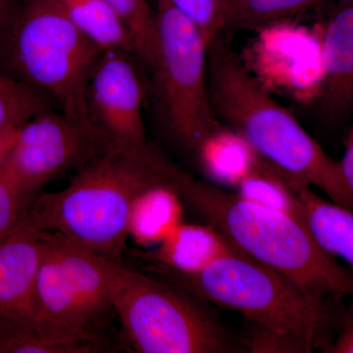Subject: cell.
Returning a JSON list of instances; mask_svg holds the SVG:
<instances>
[{
	"instance_id": "6da1fadb",
	"label": "cell",
	"mask_w": 353,
	"mask_h": 353,
	"mask_svg": "<svg viewBox=\"0 0 353 353\" xmlns=\"http://www.w3.org/2000/svg\"><path fill=\"white\" fill-rule=\"evenodd\" d=\"M208 82L215 117L245 139L259 168L292 192L315 185L345 208L338 162L255 80L234 52L228 32L208 44Z\"/></svg>"
},
{
	"instance_id": "7a4b0ae2",
	"label": "cell",
	"mask_w": 353,
	"mask_h": 353,
	"mask_svg": "<svg viewBox=\"0 0 353 353\" xmlns=\"http://www.w3.org/2000/svg\"><path fill=\"white\" fill-rule=\"evenodd\" d=\"M173 165L150 145H114L79 169L63 190L38 196L25 219L39 232L64 234L122 262L134 201L148 188L166 185Z\"/></svg>"
},
{
	"instance_id": "3957f363",
	"label": "cell",
	"mask_w": 353,
	"mask_h": 353,
	"mask_svg": "<svg viewBox=\"0 0 353 353\" xmlns=\"http://www.w3.org/2000/svg\"><path fill=\"white\" fill-rule=\"evenodd\" d=\"M167 185L238 252L314 296H353V274L322 250L296 218L197 180L176 166Z\"/></svg>"
},
{
	"instance_id": "277c9868",
	"label": "cell",
	"mask_w": 353,
	"mask_h": 353,
	"mask_svg": "<svg viewBox=\"0 0 353 353\" xmlns=\"http://www.w3.org/2000/svg\"><path fill=\"white\" fill-rule=\"evenodd\" d=\"M157 270L205 303L238 311L248 321L299 339L312 350L326 345L325 334L336 320L327 297L306 292L234 248L197 273Z\"/></svg>"
},
{
	"instance_id": "5b68a950",
	"label": "cell",
	"mask_w": 353,
	"mask_h": 353,
	"mask_svg": "<svg viewBox=\"0 0 353 353\" xmlns=\"http://www.w3.org/2000/svg\"><path fill=\"white\" fill-rule=\"evenodd\" d=\"M102 52L57 0H23L0 46V72L43 92L62 112L92 123L88 85Z\"/></svg>"
},
{
	"instance_id": "8992f818",
	"label": "cell",
	"mask_w": 353,
	"mask_h": 353,
	"mask_svg": "<svg viewBox=\"0 0 353 353\" xmlns=\"http://www.w3.org/2000/svg\"><path fill=\"white\" fill-rule=\"evenodd\" d=\"M116 317L139 353L241 352L218 316L189 290L104 259Z\"/></svg>"
},
{
	"instance_id": "52a82bcc",
	"label": "cell",
	"mask_w": 353,
	"mask_h": 353,
	"mask_svg": "<svg viewBox=\"0 0 353 353\" xmlns=\"http://www.w3.org/2000/svg\"><path fill=\"white\" fill-rule=\"evenodd\" d=\"M157 54L152 69L172 132L196 152L220 127L209 99L208 43L169 0H157Z\"/></svg>"
},
{
	"instance_id": "ba28073f",
	"label": "cell",
	"mask_w": 353,
	"mask_h": 353,
	"mask_svg": "<svg viewBox=\"0 0 353 353\" xmlns=\"http://www.w3.org/2000/svg\"><path fill=\"white\" fill-rule=\"evenodd\" d=\"M38 314L76 328L104 334L115 309L109 290L105 257L57 232H41Z\"/></svg>"
},
{
	"instance_id": "9c48e42d",
	"label": "cell",
	"mask_w": 353,
	"mask_h": 353,
	"mask_svg": "<svg viewBox=\"0 0 353 353\" xmlns=\"http://www.w3.org/2000/svg\"><path fill=\"white\" fill-rule=\"evenodd\" d=\"M114 145L92 123L50 108L18 129L0 170L21 192L36 199L46 183L79 170Z\"/></svg>"
},
{
	"instance_id": "30bf717a",
	"label": "cell",
	"mask_w": 353,
	"mask_h": 353,
	"mask_svg": "<svg viewBox=\"0 0 353 353\" xmlns=\"http://www.w3.org/2000/svg\"><path fill=\"white\" fill-rule=\"evenodd\" d=\"M248 44L246 69L270 94L310 103L321 97L325 82L322 32L289 18L255 30Z\"/></svg>"
},
{
	"instance_id": "8fae6325",
	"label": "cell",
	"mask_w": 353,
	"mask_h": 353,
	"mask_svg": "<svg viewBox=\"0 0 353 353\" xmlns=\"http://www.w3.org/2000/svg\"><path fill=\"white\" fill-rule=\"evenodd\" d=\"M134 57L125 51L101 53L88 81V114L114 145L145 148V85Z\"/></svg>"
},
{
	"instance_id": "7c38bea8",
	"label": "cell",
	"mask_w": 353,
	"mask_h": 353,
	"mask_svg": "<svg viewBox=\"0 0 353 353\" xmlns=\"http://www.w3.org/2000/svg\"><path fill=\"white\" fill-rule=\"evenodd\" d=\"M112 350L104 334L39 314L0 315V353H104Z\"/></svg>"
},
{
	"instance_id": "4fadbf2b",
	"label": "cell",
	"mask_w": 353,
	"mask_h": 353,
	"mask_svg": "<svg viewBox=\"0 0 353 353\" xmlns=\"http://www.w3.org/2000/svg\"><path fill=\"white\" fill-rule=\"evenodd\" d=\"M41 232L23 219L0 240V315L38 314Z\"/></svg>"
},
{
	"instance_id": "5bb4252c",
	"label": "cell",
	"mask_w": 353,
	"mask_h": 353,
	"mask_svg": "<svg viewBox=\"0 0 353 353\" xmlns=\"http://www.w3.org/2000/svg\"><path fill=\"white\" fill-rule=\"evenodd\" d=\"M323 28L325 82L322 112L330 120L340 119L353 108V0H332Z\"/></svg>"
},
{
	"instance_id": "9a60e30c",
	"label": "cell",
	"mask_w": 353,
	"mask_h": 353,
	"mask_svg": "<svg viewBox=\"0 0 353 353\" xmlns=\"http://www.w3.org/2000/svg\"><path fill=\"white\" fill-rule=\"evenodd\" d=\"M233 248L210 225L181 223L152 253L157 266L182 274H194Z\"/></svg>"
},
{
	"instance_id": "2e32d148",
	"label": "cell",
	"mask_w": 353,
	"mask_h": 353,
	"mask_svg": "<svg viewBox=\"0 0 353 353\" xmlns=\"http://www.w3.org/2000/svg\"><path fill=\"white\" fill-rule=\"evenodd\" d=\"M294 194L301 202L303 222L322 250L340 257L353 270V212L340 204L330 203L311 190L299 188Z\"/></svg>"
},
{
	"instance_id": "e0dca14e",
	"label": "cell",
	"mask_w": 353,
	"mask_h": 353,
	"mask_svg": "<svg viewBox=\"0 0 353 353\" xmlns=\"http://www.w3.org/2000/svg\"><path fill=\"white\" fill-rule=\"evenodd\" d=\"M183 202L165 183L143 190L132 204L128 234L139 245H160L182 223Z\"/></svg>"
},
{
	"instance_id": "ac0fdd59",
	"label": "cell",
	"mask_w": 353,
	"mask_h": 353,
	"mask_svg": "<svg viewBox=\"0 0 353 353\" xmlns=\"http://www.w3.org/2000/svg\"><path fill=\"white\" fill-rule=\"evenodd\" d=\"M57 2L81 34L99 50L125 51L136 57L131 32L108 2L104 0H57Z\"/></svg>"
},
{
	"instance_id": "d6986e66",
	"label": "cell",
	"mask_w": 353,
	"mask_h": 353,
	"mask_svg": "<svg viewBox=\"0 0 353 353\" xmlns=\"http://www.w3.org/2000/svg\"><path fill=\"white\" fill-rule=\"evenodd\" d=\"M196 154L208 175L236 185L257 165V158L245 139L233 130L220 127L202 141Z\"/></svg>"
},
{
	"instance_id": "ffe728a7",
	"label": "cell",
	"mask_w": 353,
	"mask_h": 353,
	"mask_svg": "<svg viewBox=\"0 0 353 353\" xmlns=\"http://www.w3.org/2000/svg\"><path fill=\"white\" fill-rule=\"evenodd\" d=\"M332 0H226L224 32L256 30Z\"/></svg>"
},
{
	"instance_id": "44dd1931",
	"label": "cell",
	"mask_w": 353,
	"mask_h": 353,
	"mask_svg": "<svg viewBox=\"0 0 353 353\" xmlns=\"http://www.w3.org/2000/svg\"><path fill=\"white\" fill-rule=\"evenodd\" d=\"M55 102L43 92L0 72V132L21 127Z\"/></svg>"
},
{
	"instance_id": "7402d4cb",
	"label": "cell",
	"mask_w": 353,
	"mask_h": 353,
	"mask_svg": "<svg viewBox=\"0 0 353 353\" xmlns=\"http://www.w3.org/2000/svg\"><path fill=\"white\" fill-rule=\"evenodd\" d=\"M116 11L131 32L136 57L152 71L157 54V12L148 0H104Z\"/></svg>"
},
{
	"instance_id": "603a6c76",
	"label": "cell",
	"mask_w": 353,
	"mask_h": 353,
	"mask_svg": "<svg viewBox=\"0 0 353 353\" xmlns=\"http://www.w3.org/2000/svg\"><path fill=\"white\" fill-rule=\"evenodd\" d=\"M238 194L241 196L287 213L304 225L301 202L296 194L277 176L256 166L238 183Z\"/></svg>"
},
{
	"instance_id": "cb8c5ba5",
	"label": "cell",
	"mask_w": 353,
	"mask_h": 353,
	"mask_svg": "<svg viewBox=\"0 0 353 353\" xmlns=\"http://www.w3.org/2000/svg\"><path fill=\"white\" fill-rule=\"evenodd\" d=\"M199 28L208 43L224 32L226 0H169Z\"/></svg>"
},
{
	"instance_id": "d4e9b609",
	"label": "cell",
	"mask_w": 353,
	"mask_h": 353,
	"mask_svg": "<svg viewBox=\"0 0 353 353\" xmlns=\"http://www.w3.org/2000/svg\"><path fill=\"white\" fill-rule=\"evenodd\" d=\"M250 323V328L240 343L241 352L305 353L312 348L299 339L279 333L274 330Z\"/></svg>"
},
{
	"instance_id": "484cf974",
	"label": "cell",
	"mask_w": 353,
	"mask_h": 353,
	"mask_svg": "<svg viewBox=\"0 0 353 353\" xmlns=\"http://www.w3.org/2000/svg\"><path fill=\"white\" fill-rule=\"evenodd\" d=\"M36 199L21 192L0 170V240L22 222Z\"/></svg>"
},
{
	"instance_id": "4316f807",
	"label": "cell",
	"mask_w": 353,
	"mask_h": 353,
	"mask_svg": "<svg viewBox=\"0 0 353 353\" xmlns=\"http://www.w3.org/2000/svg\"><path fill=\"white\" fill-rule=\"evenodd\" d=\"M338 163L345 205L347 208L352 209L353 208V129L348 134L347 143H345V154Z\"/></svg>"
},
{
	"instance_id": "83f0119b",
	"label": "cell",
	"mask_w": 353,
	"mask_h": 353,
	"mask_svg": "<svg viewBox=\"0 0 353 353\" xmlns=\"http://www.w3.org/2000/svg\"><path fill=\"white\" fill-rule=\"evenodd\" d=\"M323 350L325 352L353 353V309L341 316L336 340L329 343Z\"/></svg>"
},
{
	"instance_id": "f1b7e54d",
	"label": "cell",
	"mask_w": 353,
	"mask_h": 353,
	"mask_svg": "<svg viewBox=\"0 0 353 353\" xmlns=\"http://www.w3.org/2000/svg\"><path fill=\"white\" fill-rule=\"evenodd\" d=\"M16 0H0V46L16 8Z\"/></svg>"
},
{
	"instance_id": "f546056e",
	"label": "cell",
	"mask_w": 353,
	"mask_h": 353,
	"mask_svg": "<svg viewBox=\"0 0 353 353\" xmlns=\"http://www.w3.org/2000/svg\"><path fill=\"white\" fill-rule=\"evenodd\" d=\"M20 127L9 128L0 132V166L3 163L4 160L12 148L16 134Z\"/></svg>"
},
{
	"instance_id": "4dcf8cb0",
	"label": "cell",
	"mask_w": 353,
	"mask_h": 353,
	"mask_svg": "<svg viewBox=\"0 0 353 353\" xmlns=\"http://www.w3.org/2000/svg\"><path fill=\"white\" fill-rule=\"evenodd\" d=\"M352 129H353V128H352Z\"/></svg>"
}]
</instances>
